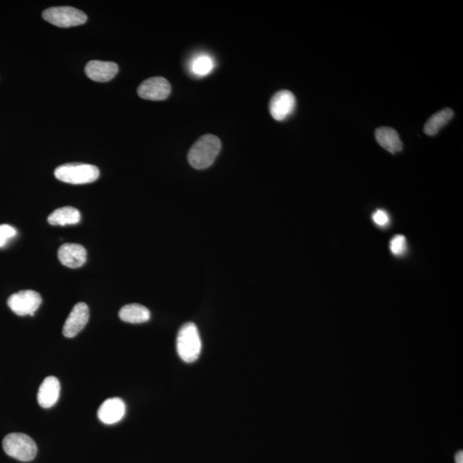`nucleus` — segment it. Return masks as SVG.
<instances>
[{
	"instance_id": "aec40b11",
	"label": "nucleus",
	"mask_w": 463,
	"mask_h": 463,
	"mask_svg": "<svg viewBox=\"0 0 463 463\" xmlns=\"http://www.w3.org/2000/svg\"><path fill=\"white\" fill-rule=\"evenodd\" d=\"M17 232L13 227L2 224L0 225V248L6 247L8 241L16 236Z\"/></svg>"
},
{
	"instance_id": "20e7f679",
	"label": "nucleus",
	"mask_w": 463,
	"mask_h": 463,
	"mask_svg": "<svg viewBox=\"0 0 463 463\" xmlns=\"http://www.w3.org/2000/svg\"><path fill=\"white\" fill-rule=\"evenodd\" d=\"M3 449L10 457L21 462L34 460L37 454V444L23 433H10L3 438Z\"/></svg>"
},
{
	"instance_id": "9b49d317",
	"label": "nucleus",
	"mask_w": 463,
	"mask_h": 463,
	"mask_svg": "<svg viewBox=\"0 0 463 463\" xmlns=\"http://www.w3.org/2000/svg\"><path fill=\"white\" fill-rule=\"evenodd\" d=\"M125 404L118 398L106 400L98 409V418L106 424H114L121 422L125 415Z\"/></svg>"
},
{
	"instance_id": "f3484780",
	"label": "nucleus",
	"mask_w": 463,
	"mask_h": 463,
	"mask_svg": "<svg viewBox=\"0 0 463 463\" xmlns=\"http://www.w3.org/2000/svg\"><path fill=\"white\" fill-rule=\"evenodd\" d=\"M454 117V112L451 108L438 112L428 119L424 126V132L428 136H435L440 132V130L446 125L451 119Z\"/></svg>"
},
{
	"instance_id": "39448f33",
	"label": "nucleus",
	"mask_w": 463,
	"mask_h": 463,
	"mask_svg": "<svg viewBox=\"0 0 463 463\" xmlns=\"http://www.w3.org/2000/svg\"><path fill=\"white\" fill-rule=\"evenodd\" d=\"M42 17L52 25L70 28L82 25L87 22L86 14L71 6L52 7L45 10Z\"/></svg>"
},
{
	"instance_id": "dca6fc26",
	"label": "nucleus",
	"mask_w": 463,
	"mask_h": 463,
	"mask_svg": "<svg viewBox=\"0 0 463 463\" xmlns=\"http://www.w3.org/2000/svg\"><path fill=\"white\" fill-rule=\"evenodd\" d=\"M80 220L79 210L70 206L55 209L48 218V223L52 226L75 225Z\"/></svg>"
},
{
	"instance_id": "f257e3e1",
	"label": "nucleus",
	"mask_w": 463,
	"mask_h": 463,
	"mask_svg": "<svg viewBox=\"0 0 463 463\" xmlns=\"http://www.w3.org/2000/svg\"><path fill=\"white\" fill-rule=\"evenodd\" d=\"M222 143L218 136L212 134L203 135L189 150V163L196 169H206L216 161Z\"/></svg>"
},
{
	"instance_id": "4be33fe9",
	"label": "nucleus",
	"mask_w": 463,
	"mask_h": 463,
	"mask_svg": "<svg viewBox=\"0 0 463 463\" xmlns=\"http://www.w3.org/2000/svg\"><path fill=\"white\" fill-rule=\"evenodd\" d=\"M455 462L457 463H463V453L462 451H459L455 457Z\"/></svg>"
},
{
	"instance_id": "4468645a",
	"label": "nucleus",
	"mask_w": 463,
	"mask_h": 463,
	"mask_svg": "<svg viewBox=\"0 0 463 463\" xmlns=\"http://www.w3.org/2000/svg\"><path fill=\"white\" fill-rule=\"evenodd\" d=\"M375 136L380 145L392 154L402 152V143L398 132L391 127H380L375 132Z\"/></svg>"
},
{
	"instance_id": "a211bd4d",
	"label": "nucleus",
	"mask_w": 463,
	"mask_h": 463,
	"mask_svg": "<svg viewBox=\"0 0 463 463\" xmlns=\"http://www.w3.org/2000/svg\"><path fill=\"white\" fill-rule=\"evenodd\" d=\"M215 66L213 59L207 54H200L193 59L191 64V71L198 76L209 75Z\"/></svg>"
},
{
	"instance_id": "ddd939ff",
	"label": "nucleus",
	"mask_w": 463,
	"mask_h": 463,
	"mask_svg": "<svg viewBox=\"0 0 463 463\" xmlns=\"http://www.w3.org/2000/svg\"><path fill=\"white\" fill-rule=\"evenodd\" d=\"M61 394V383L57 378H45L39 389L37 401L42 408L49 409L55 405Z\"/></svg>"
},
{
	"instance_id": "6ab92c4d",
	"label": "nucleus",
	"mask_w": 463,
	"mask_h": 463,
	"mask_svg": "<svg viewBox=\"0 0 463 463\" xmlns=\"http://www.w3.org/2000/svg\"><path fill=\"white\" fill-rule=\"evenodd\" d=\"M391 251L393 255L402 256L407 251V240L403 235H396L391 241Z\"/></svg>"
},
{
	"instance_id": "6e6552de",
	"label": "nucleus",
	"mask_w": 463,
	"mask_h": 463,
	"mask_svg": "<svg viewBox=\"0 0 463 463\" xmlns=\"http://www.w3.org/2000/svg\"><path fill=\"white\" fill-rule=\"evenodd\" d=\"M171 85L164 77H150L140 84L138 96L150 101H163L170 96Z\"/></svg>"
},
{
	"instance_id": "412c9836",
	"label": "nucleus",
	"mask_w": 463,
	"mask_h": 463,
	"mask_svg": "<svg viewBox=\"0 0 463 463\" xmlns=\"http://www.w3.org/2000/svg\"><path fill=\"white\" fill-rule=\"evenodd\" d=\"M373 220L375 224L378 227H384L389 224V216L384 210L378 209L373 213Z\"/></svg>"
},
{
	"instance_id": "f8f14e48",
	"label": "nucleus",
	"mask_w": 463,
	"mask_h": 463,
	"mask_svg": "<svg viewBox=\"0 0 463 463\" xmlns=\"http://www.w3.org/2000/svg\"><path fill=\"white\" fill-rule=\"evenodd\" d=\"M119 66L116 63L92 61L85 66V73L90 79L99 83H106L117 75Z\"/></svg>"
},
{
	"instance_id": "7ed1b4c3",
	"label": "nucleus",
	"mask_w": 463,
	"mask_h": 463,
	"mask_svg": "<svg viewBox=\"0 0 463 463\" xmlns=\"http://www.w3.org/2000/svg\"><path fill=\"white\" fill-rule=\"evenodd\" d=\"M54 175L57 180L65 183L83 185L97 181L100 176V170L94 165L68 163L56 168Z\"/></svg>"
},
{
	"instance_id": "9d476101",
	"label": "nucleus",
	"mask_w": 463,
	"mask_h": 463,
	"mask_svg": "<svg viewBox=\"0 0 463 463\" xmlns=\"http://www.w3.org/2000/svg\"><path fill=\"white\" fill-rule=\"evenodd\" d=\"M58 257L63 265L71 269L82 267L87 261L86 249L79 244L68 243L59 249Z\"/></svg>"
},
{
	"instance_id": "1a4fd4ad",
	"label": "nucleus",
	"mask_w": 463,
	"mask_h": 463,
	"mask_svg": "<svg viewBox=\"0 0 463 463\" xmlns=\"http://www.w3.org/2000/svg\"><path fill=\"white\" fill-rule=\"evenodd\" d=\"M89 319V307L83 302L76 304L65 320L63 334L68 338H75L85 327Z\"/></svg>"
},
{
	"instance_id": "2eb2a0df",
	"label": "nucleus",
	"mask_w": 463,
	"mask_h": 463,
	"mask_svg": "<svg viewBox=\"0 0 463 463\" xmlns=\"http://www.w3.org/2000/svg\"><path fill=\"white\" fill-rule=\"evenodd\" d=\"M119 318L129 324H143L150 319L148 308L139 304H130L123 307L119 311Z\"/></svg>"
},
{
	"instance_id": "423d86ee",
	"label": "nucleus",
	"mask_w": 463,
	"mask_h": 463,
	"mask_svg": "<svg viewBox=\"0 0 463 463\" xmlns=\"http://www.w3.org/2000/svg\"><path fill=\"white\" fill-rule=\"evenodd\" d=\"M42 302L40 294L33 290H23L12 294L8 299V306L19 316H34Z\"/></svg>"
},
{
	"instance_id": "0eeeda50",
	"label": "nucleus",
	"mask_w": 463,
	"mask_h": 463,
	"mask_svg": "<svg viewBox=\"0 0 463 463\" xmlns=\"http://www.w3.org/2000/svg\"><path fill=\"white\" fill-rule=\"evenodd\" d=\"M296 106V98L289 90L276 92L269 101V113L277 121H283L292 115Z\"/></svg>"
},
{
	"instance_id": "f03ea898",
	"label": "nucleus",
	"mask_w": 463,
	"mask_h": 463,
	"mask_svg": "<svg viewBox=\"0 0 463 463\" xmlns=\"http://www.w3.org/2000/svg\"><path fill=\"white\" fill-rule=\"evenodd\" d=\"M176 347L178 356L185 362L193 363L198 359L202 341L195 324L189 322L182 326L178 333Z\"/></svg>"
}]
</instances>
